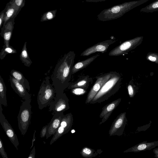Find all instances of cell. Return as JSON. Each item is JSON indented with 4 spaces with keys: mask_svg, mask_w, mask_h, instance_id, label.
Returning <instances> with one entry per match:
<instances>
[{
    "mask_svg": "<svg viewBox=\"0 0 158 158\" xmlns=\"http://www.w3.org/2000/svg\"><path fill=\"white\" fill-rule=\"evenodd\" d=\"M115 42L114 40H109L98 43L86 49L81 53V56H88L98 52L104 53L107 51L110 45Z\"/></svg>",
    "mask_w": 158,
    "mask_h": 158,
    "instance_id": "obj_11",
    "label": "cell"
},
{
    "mask_svg": "<svg viewBox=\"0 0 158 158\" xmlns=\"http://www.w3.org/2000/svg\"><path fill=\"white\" fill-rule=\"evenodd\" d=\"M15 20L8 22L1 28L0 35L3 38L4 43L6 46L10 45V42L15 24Z\"/></svg>",
    "mask_w": 158,
    "mask_h": 158,
    "instance_id": "obj_16",
    "label": "cell"
},
{
    "mask_svg": "<svg viewBox=\"0 0 158 158\" xmlns=\"http://www.w3.org/2000/svg\"><path fill=\"white\" fill-rule=\"evenodd\" d=\"M9 76L11 86L15 93L25 100L30 98V94L23 85L11 75Z\"/></svg>",
    "mask_w": 158,
    "mask_h": 158,
    "instance_id": "obj_14",
    "label": "cell"
},
{
    "mask_svg": "<svg viewBox=\"0 0 158 158\" xmlns=\"http://www.w3.org/2000/svg\"><path fill=\"white\" fill-rule=\"evenodd\" d=\"M120 77L118 73L114 72L109 80L103 85L90 104L100 103L108 99L118 90Z\"/></svg>",
    "mask_w": 158,
    "mask_h": 158,
    "instance_id": "obj_3",
    "label": "cell"
},
{
    "mask_svg": "<svg viewBox=\"0 0 158 158\" xmlns=\"http://www.w3.org/2000/svg\"><path fill=\"white\" fill-rule=\"evenodd\" d=\"M121 101V99L119 98L105 106L100 115V118H102L101 122L100 123V124L107 120L113 110L118 105Z\"/></svg>",
    "mask_w": 158,
    "mask_h": 158,
    "instance_id": "obj_17",
    "label": "cell"
},
{
    "mask_svg": "<svg viewBox=\"0 0 158 158\" xmlns=\"http://www.w3.org/2000/svg\"><path fill=\"white\" fill-rule=\"evenodd\" d=\"M20 59L22 63L27 67H30L32 63L29 56L27 48L26 42L24 44L20 55Z\"/></svg>",
    "mask_w": 158,
    "mask_h": 158,
    "instance_id": "obj_20",
    "label": "cell"
},
{
    "mask_svg": "<svg viewBox=\"0 0 158 158\" xmlns=\"http://www.w3.org/2000/svg\"><path fill=\"white\" fill-rule=\"evenodd\" d=\"M4 9V20L2 26L5 25L8 22L15 20L21 10L20 8L11 1L7 3Z\"/></svg>",
    "mask_w": 158,
    "mask_h": 158,
    "instance_id": "obj_13",
    "label": "cell"
},
{
    "mask_svg": "<svg viewBox=\"0 0 158 158\" xmlns=\"http://www.w3.org/2000/svg\"><path fill=\"white\" fill-rule=\"evenodd\" d=\"M31 98L23 102L17 117L19 128L23 135L27 131L31 117Z\"/></svg>",
    "mask_w": 158,
    "mask_h": 158,
    "instance_id": "obj_5",
    "label": "cell"
},
{
    "mask_svg": "<svg viewBox=\"0 0 158 158\" xmlns=\"http://www.w3.org/2000/svg\"><path fill=\"white\" fill-rule=\"evenodd\" d=\"M5 10H3L0 14V28L2 27L4 23Z\"/></svg>",
    "mask_w": 158,
    "mask_h": 158,
    "instance_id": "obj_29",
    "label": "cell"
},
{
    "mask_svg": "<svg viewBox=\"0 0 158 158\" xmlns=\"http://www.w3.org/2000/svg\"><path fill=\"white\" fill-rule=\"evenodd\" d=\"M48 125V124L44 126L42 128L40 133V137L41 138H44L46 136Z\"/></svg>",
    "mask_w": 158,
    "mask_h": 158,
    "instance_id": "obj_30",
    "label": "cell"
},
{
    "mask_svg": "<svg viewBox=\"0 0 158 158\" xmlns=\"http://www.w3.org/2000/svg\"><path fill=\"white\" fill-rule=\"evenodd\" d=\"M153 152L155 154V157L158 158V148L154 149Z\"/></svg>",
    "mask_w": 158,
    "mask_h": 158,
    "instance_id": "obj_35",
    "label": "cell"
},
{
    "mask_svg": "<svg viewBox=\"0 0 158 158\" xmlns=\"http://www.w3.org/2000/svg\"><path fill=\"white\" fill-rule=\"evenodd\" d=\"M72 123V117L71 114H69L64 115L59 127L50 141V144H52L63 135L67 133L70 130Z\"/></svg>",
    "mask_w": 158,
    "mask_h": 158,
    "instance_id": "obj_7",
    "label": "cell"
},
{
    "mask_svg": "<svg viewBox=\"0 0 158 158\" xmlns=\"http://www.w3.org/2000/svg\"><path fill=\"white\" fill-rule=\"evenodd\" d=\"M64 116L63 112L54 113L50 122L48 124L46 136L47 139L55 133Z\"/></svg>",
    "mask_w": 158,
    "mask_h": 158,
    "instance_id": "obj_12",
    "label": "cell"
},
{
    "mask_svg": "<svg viewBox=\"0 0 158 158\" xmlns=\"http://www.w3.org/2000/svg\"><path fill=\"white\" fill-rule=\"evenodd\" d=\"M35 146L33 148L32 150L30 152L28 158H35Z\"/></svg>",
    "mask_w": 158,
    "mask_h": 158,
    "instance_id": "obj_33",
    "label": "cell"
},
{
    "mask_svg": "<svg viewBox=\"0 0 158 158\" xmlns=\"http://www.w3.org/2000/svg\"><path fill=\"white\" fill-rule=\"evenodd\" d=\"M0 153L3 158H8L6 152L3 145V143L0 138Z\"/></svg>",
    "mask_w": 158,
    "mask_h": 158,
    "instance_id": "obj_27",
    "label": "cell"
},
{
    "mask_svg": "<svg viewBox=\"0 0 158 158\" xmlns=\"http://www.w3.org/2000/svg\"><path fill=\"white\" fill-rule=\"evenodd\" d=\"M90 80V78L88 76H85V77L82 78L75 82L70 85L69 86L68 88L69 89L77 88H85L89 85Z\"/></svg>",
    "mask_w": 158,
    "mask_h": 158,
    "instance_id": "obj_21",
    "label": "cell"
},
{
    "mask_svg": "<svg viewBox=\"0 0 158 158\" xmlns=\"http://www.w3.org/2000/svg\"><path fill=\"white\" fill-rule=\"evenodd\" d=\"M128 91L129 96L130 98H132L134 95V91L132 86L129 85L128 86Z\"/></svg>",
    "mask_w": 158,
    "mask_h": 158,
    "instance_id": "obj_32",
    "label": "cell"
},
{
    "mask_svg": "<svg viewBox=\"0 0 158 158\" xmlns=\"http://www.w3.org/2000/svg\"><path fill=\"white\" fill-rule=\"evenodd\" d=\"M75 57L73 52H70L58 62L52 75V85L56 91V95L63 94L65 84L69 76Z\"/></svg>",
    "mask_w": 158,
    "mask_h": 158,
    "instance_id": "obj_1",
    "label": "cell"
},
{
    "mask_svg": "<svg viewBox=\"0 0 158 158\" xmlns=\"http://www.w3.org/2000/svg\"><path fill=\"white\" fill-rule=\"evenodd\" d=\"M75 132V130H72V131H71V132L72 133H74V132Z\"/></svg>",
    "mask_w": 158,
    "mask_h": 158,
    "instance_id": "obj_37",
    "label": "cell"
},
{
    "mask_svg": "<svg viewBox=\"0 0 158 158\" xmlns=\"http://www.w3.org/2000/svg\"><path fill=\"white\" fill-rule=\"evenodd\" d=\"M16 50L12 46L10 45L7 47L4 44L0 52V59L1 60L3 59L8 54L16 53Z\"/></svg>",
    "mask_w": 158,
    "mask_h": 158,
    "instance_id": "obj_24",
    "label": "cell"
},
{
    "mask_svg": "<svg viewBox=\"0 0 158 158\" xmlns=\"http://www.w3.org/2000/svg\"><path fill=\"white\" fill-rule=\"evenodd\" d=\"M57 10L48 11L44 13L41 17L40 21L50 20L53 19L56 16Z\"/></svg>",
    "mask_w": 158,
    "mask_h": 158,
    "instance_id": "obj_25",
    "label": "cell"
},
{
    "mask_svg": "<svg viewBox=\"0 0 158 158\" xmlns=\"http://www.w3.org/2000/svg\"><path fill=\"white\" fill-rule=\"evenodd\" d=\"M50 104L49 111L54 113L63 112L69 108L68 99L65 94L56 95Z\"/></svg>",
    "mask_w": 158,
    "mask_h": 158,
    "instance_id": "obj_9",
    "label": "cell"
},
{
    "mask_svg": "<svg viewBox=\"0 0 158 158\" xmlns=\"http://www.w3.org/2000/svg\"><path fill=\"white\" fill-rule=\"evenodd\" d=\"M11 76L19 82L29 92L30 90L29 83L23 76V74L18 71L12 69L10 72Z\"/></svg>",
    "mask_w": 158,
    "mask_h": 158,
    "instance_id": "obj_19",
    "label": "cell"
},
{
    "mask_svg": "<svg viewBox=\"0 0 158 158\" xmlns=\"http://www.w3.org/2000/svg\"><path fill=\"white\" fill-rule=\"evenodd\" d=\"M6 87L3 80L0 76V103L5 107L7 106L6 95Z\"/></svg>",
    "mask_w": 158,
    "mask_h": 158,
    "instance_id": "obj_22",
    "label": "cell"
},
{
    "mask_svg": "<svg viewBox=\"0 0 158 158\" xmlns=\"http://www.w3.org/2000/svg\"><path fill=\"white\" fill-rule=\"evenodd\" d=\"M149 0L131 1L113 6L101 11L97 15V19L100 21H105L117 19L133 9Z\"/></svg>",
    "mask_w": 158,
    "mask_h": 158,
    "instance_id": "obj_2",
    "label": "cell"
},
{
    "mask_svg": "<svg viewBox=\"0 0 158 158\" xmlns=\"http://www.w3.org/2000/svg\"><path fill=\"white\" fill-rule=\"evenodd\" d=\"M158 11V0H156L141 9V12L152 13Z\"/></svg>",
    "mask_w": 158,
    "mask_h": 158,
    "instance_id": "obj_23",
    "label": "cell"
},
{
    "mask_svg": "<svg viewBox=\"0 0 158 158\" xmlns=\"http://www.w3.org/2000/svg\"><path fill=\"white\" fill-rule=\"evenodd\" d=\"M107 0H86L85 2H98L102 1H104Z\"/></svg>",
    "mask_w": 158,
    "mask_h": 158,
    "instance_id": "obj_34",
    "label": "cell"
},
{
    "mask_svg": "<svg viewBox=\"0 0 158 158\" xmlns=\"http://www.w3.org/2000/svg\"><path fill=\"white\" fill-rule=\"evenodd\" d=\"M114 72H110L96 77L97 80L89 92L85 103H89L103 85L110 78Z\"/></svg>",
    "mask_w": 158,
    "mask_h": 158,
    "instance_id": "obj_8",
    "label": "cell"
},
{
    "mask_svg": "<svg viewBox=\"0 0 158 158\" xmlns=\"http://www.w3.org/2000/svg\"><path fill=\"white\" fill-rule=\"evenodd\" d=\"M81 153L82 156L87 158L90 157V156H92L93 152L91 149L85 147L82 149Z\"/></svg>",
    "mask_w": 158,
    "mask_h": 158,
    "instance_id": "obj_26",
    "label": "cell"
},
{
    "mask_svg": "<svg viewBox=\"0 0 158 158\" xmlns=\"http://www.w3.org/2000/svg\"><path fill=\"white\" fill-rule=\"evenodd\" d=\"M158 146V140L150 142H147V141H143L128 149L123 152H138L147 150H150Z\"/></svg>",
    "mask_w": 158,
    "mask_h": 158,
    "instance_id": "obj_15",
    "label": "cell"
},
{
    "mask_svg": "<svg viewBox=\"0 0 158 158\" xmlns=\"http://www.w3.org/2000/svg\"><path fill=\"white\" fill-rule=\"evenodd\" d=\"M85 90L81 89L75 88L72 90V92L75 94L80 95L85 92Z\"/></svg>",
    "mask_w": 158,
    "mask_h": 158,
    "instance_id": "obj_31",
    "label": "cell"
},
{
    "mask_svg": "<svg viewBox=\"0 0 158 158\" xmlns=\"http://www.w3.org/2000/svg\"><path fill=\"white\" fill-rule=\"evenodd\" d=\"M2 104L0 103V123L10 141L17 150L19 144L17 136L2 112Z\"/></svg>",
    "mask_w": 158,
    "mask_h": 158,
    "instance_id": "obj_6",
    "label": "cell"
},
{
    "mask_svg": "<svg viewBox=\"0 0 158 158\" xmlns=\"http://www.w3.org/2000/svg\"><path fill=\"white\" fill-rule=\"evenodd\" d=\"M126 112L120 114L114 120L109 131L110 135H121L127 122Z\"/></svg>",
    "mask_w": 158,
    "mask_h": 158,
    "instance_id": "obj_10",
    "label": "cell"
},
{
    "mask_svg": "<svg viewBox=\"0 0 158 158\" xmlns=\"http://www.w3.org/2000/svg\"><path fill=\"white\" fill-rule=\"evenodd\" d=\"M149 59L151 61H155L156 60V58L155 57L150 56L148 57Z\"/></svg>",
    "mask_w": 158,
    "mask_h": 158,
    "instance_id": "obj_36",
    "label": "cell"
},
{
    "mask_svg": "<svg viewBox=\"0 0 158 158\" xmlns=\"http://www.w3.org/2000/svg\"><path fill=\"white\" fill-rule=\"evenodd\" d=\"M99 55V54H97L85 60L77 63L74 65L72 69V73L74 74L77 71L85 68Z\"/></svg>",
    "mask_w": 158,
    "mask_h": 158,
    "instance_id": "obj_18",
    "label": "cell"
},
{
    "mask_svg": "<svg viewBox=\"0 0 158 158\" xmlns=\"http://www.w3.org/2000/svg\"><path fill=\"white\" fill-rule=\"evenodd\" d=\"M10 1L21 9L24 6L25 4V0H11Z\"/></svg>",
    "mask_w": 158,
    "mask_h": 158,
    "instance_id": "obj_28",
    "label": "cell"
},
{
    "mask_svg": "<svg viewBox=\"0 0 158 158\" xmlns=\"http://www.w3.org/2000/svg\"><path fill=\"white\" fill-rule=\"evenodd\" d=\"M55 90L50 82V77H46L40 87L37 97L39 108L42 110L49 105L55 97Z\"/></svg>",
    "mask_w": 158,
    "mask_h": 158,
    "instance_id": "obj_4",
    "label": "cell"
}]
</instances>
